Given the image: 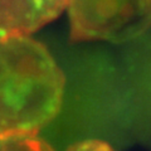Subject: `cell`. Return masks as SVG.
Instances as JSON below:
<instances>
[{"label":"cell","mask_w":151,"mask_h":151,"mask_svg":"<svg viewBox=\"0 0 151 151\" xmlns=\"http://www.w3.org/2000/svg\"><path fill=\"white\" fill-rule=\"evenodd\" d=\"M64 74L29 35H0V134H38L60 111Z\"/></svg>","instance_id":"cell-1"},{"label":"cell","mask_w":151,"mask_h":151,"mask_svg":"<svg viewBox=\"0 0 151 151\" xmlns=\"http://www.w3.org/2000/svg\"><path fill=\"white\" fill-rule=\"evenodd\" d=\"M0 151H53L44 140L32 132L0 134Z\"/></svg>","instance_id":"cell-4"},{"label":"cell","mask_w":151,"mask_h":151,"mask_svg":"<svg viewBox=\"0 0 151 151\" xmlns=\"http://www.w3.org/2000/svg\"><path fill=\"white\" fill-rule=\"evenodd\" d=\"M68 151H115L108 144L100 140H86L72 145Z\"/></svg>","instance_id":"cell-5"},{"label":"cell","mask_w":151,"mask_h":151,"mask_svg":"<svg viewBox=\"0 0 151 151\" xmlns=\"http://www.w3.org/2000/svg\"><path fill=\"white\" fill-rule=\"evenodd\" d=\"M73 40L124 42L151 25V0H68Z\"/></svg>","instance_id":"cell-2"},{"label":"cell","mask_w":151,"mask_h":151,"mask_svg":"<svg viewBox=\"0 0 151 151\" xmlns=\"http://www.w3.org/2000/svg\"><path fill=\"white\" fill-rule=\"evenodd\" d=\"M68 0H0V35H29L67 8Z\"/></svg>","instance_id":"cell-3"}]
</instances>
